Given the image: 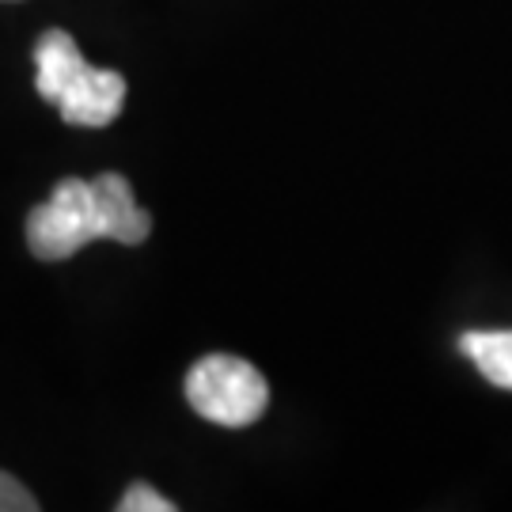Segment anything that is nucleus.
Here are the masks:
<instances>
[{
  "label": "nucleus",
  "instance_id": "6",
  "mask_svg": "<svg viewBox=\"0 0 512 512\" xmlns=\"http://www.w3.org/2000/svg\"><path fill=\"white\" fill-rule=\"evenodd\" d=\"M35 509H38V497L16 475L0 471V512H35Z\"/></svg>",
  "mask_w": 512,
  "mask_h": 512
},
{
  "label": "nucleus",
  "instance_id": "5",
  "mask_svg": "<svg viewBox=\"0 0 512 512\" xmlns=\"http://www.w3.org/2000/svg\"><path fill=\"white\" fill-rule=\"evenodd\" d=\"M118 512H175V501H167L160 490H152L145 482H133L126 497L118 501Z\"/></svg>",
  "mask_w": 512,
  "mask_h": 512
},
{
  "label": "nucleus",
  "instance_id": "2",
  "mask_svg": "<svg viewBox=\"0 0 512 512\" xmlns=\"http://www.w3.org/2000/svg\"><path fill=\"white\" fill-rule=\"evenodd\" d=\"M35 88L69 126L80 129L110 126L126 107L122 73L88 65L76 38L57 27L35 42Z\"/></svg>",
  "mask_w": 512,
  "mask_h": 512
},
{
  "label": "nucleus",
  "instance_id": "1",
  "mask_svg": "<svg viewBox=\"0 0 512 512\" xmlns=\"http://www.w3.org/2000/svg\"><path fill=\"white\" fill-rule=\"evenodd\" d=\"M148 236L152 217L137 205L133 186L118 171H103L95 179H61L50 202L31 209L27 217V247L42 262L73 258L95 239L137 247Z\"/></svg>",
  "mask_w": 512,
  "mask_h": 512
},
{
  "label": "nucleus",
  "instance_id": "3",
  "mask_svg": "<svg viewBox=\"0 0 512 512\" xmlns=\"http://www.w3.org/2000/svg\"><path fill=\"white\" fill-rule=\"evenodd\" d=\"M186 399L213 425L247 429L266 414L270 387L251 361L232 353H209L186 372Z\"/></svg>",
  "mask_w": 512,
  "mask_h": 512
},
{
  "label": "nucleus",
  "instance_id": "4",
  "mask_svg": "<svg viewBox=\"0 0 512 512\" xmlns=\"http://www.w3.org/2000/svg\"><path fill=\"white\" fill-rule=\"evenodd\" d=\"M459 346L490 384L512 391V330H471Z\"/></svg>",
  "mask_w": 512,
  "mask_h": 512
}]
</instances>
